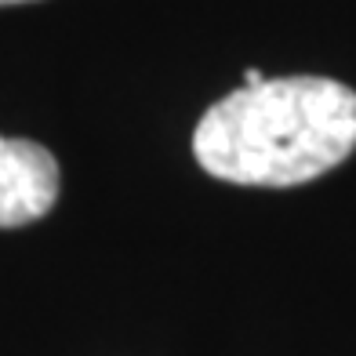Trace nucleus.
Wrapping results in <instances>:
<instances>
[{"label":"nucleus","instance_id":"nucleus-3","mask_svg":"<svg viewBox=\"0 0 356 356\" xmlns=\"http://www.w3.org/2000/svg\"><path fill=\"white\" fill-rule=\"evenodd\" d=\"M262 84H266L262 70H248V73H244V88H262Z\"/></svg>","mask_w":356,"mask_h":356},{"label":"nucleus","instance_id":"nucleus-1","mask_svg":"<svg viewBox=\"0 0 356 356\" xmlns=\"http://www.w3.org/2000/svg\"><path fill=\"white\" fill-rule=\"evenodd\" d=\"M356 149V91L331 76H280L218 99L193 131L197 164L233 186H302Z\"/></svg>","mask_w":356,"mask_h":356},{"label":"nucleus","instance_id":"nucleus-2","mask_svg":"<svg viewBox=\"0 0 356 356\" xmlns=\"http://www.w3.org/2000/svg\"><path fill=\"white\" fill-rule=\"evenodd\" d=\"M58 200V164L44 145L0 135V229L44 218Z\"/></svg>","mask_w":356,"mask_h":356},{"label":"nucleus","instance_id":"nucleus-4","mask_svg":"<svg viewBox=\"0 0 356 356\" xmlns=\"http://www.w3.org/2000/svg\"><path fill=\"white\" fill-rule=\"evenodd\" d=\"M0 4H22V0H0Z\"/></svg>","mask_w":356,"mask_h":356}]
</instances>
